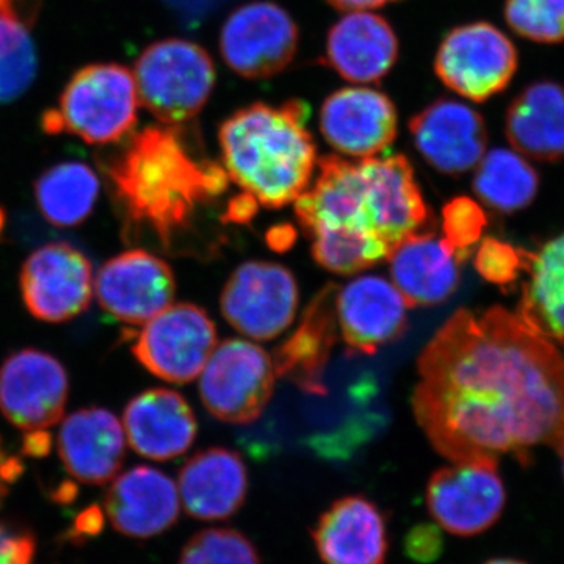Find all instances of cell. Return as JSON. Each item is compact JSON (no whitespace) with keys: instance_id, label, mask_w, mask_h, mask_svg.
<instances>
[{"instance_id":"cell-22","label":"cell","mask_w":564,"mask_h":564,"mask_svg":"<svg viewBox=\"0 0 564 564\" xmlns=\"http://www.w3.org/2000/svg\"><path fill=\"white\" fill-rule=\"evenodd\" d=\"M122 422L133 452L152 462L184 455L198 432L191 404L172 389H150L133 397Z\"/></svg>"},{"instance_id":"cell-25","label":"cell","mask_w":564,"mask_h":564,"mask_svg":"<svg viewBox=\"0 0 564 564\" xmlns=\"http://www.w3.org/2000/svg\"><path fill=\"white\" fill-rule=\"evenodd\" d=\"M397 58L399 40L391 24L366 10L345 14L326 39V65L344 79L358 84L383 79Z\"/></svg>"},{"instance_id":"cell-23","label":"cell","mask_w":564,"mask_h":564,"mask_svg":"<svg viewBox=\"0 0 564 564\" xmlns=\"http://www.w3.org/2000/svg\"><path fill=\"white\" fill-rule=\"evenodd\" d=\"M336 293L337 285H325L304 310L295 333L274 352L276 377L314 395L326 392L323 377L339 337Z\"/></svg>"},{"instance_id":"cell-28","label":"cell","mask_w":564,"mask_h":564,"mask_svg":"<svg viewBox=\"0 0 564 564\" xmlns=\"http://www.w3.org/2000/svg\"><path fill=\"white\" fill-rule=\"evenodd\" d=\"M518 317L533 332L564 347V232L530 252Z\"/></svg>"},{"instance_id":"cell-32","label":"cell","mask_w":564,"mask_h":564,"mask_svg":"<svg viewBox=\"0 0 564 564\" xmlns=\"http://www.w3.org/2000/svg\"><path fill=\"white\" fill-rule=\"evenodd\" d=\"M177 564H262L250 538L234 529H206L182 547Z\"/></svg>"},{"instance_id":"cell-44","label":"cell","mask_w":564,"mask_h":564,"mask_svg":"<svg viewBox=\"0 0 564 564\" xmlns=\"http://www.w3.org/2000/svg\"><path fill=\"white\" fill-rule=\"evenodd\" d=\"M6 210L0 207V236H2L3 228H6Z\"/></svg>"},{"instance_id":"cell-35","label":"cell","mask_w":564,"mask_h":564,"mask_svg":"<svg viewBox=\"0 0 564 564\" xmlns=\"http://www.w3.org/2000/svg\"><path fill=\"white\" fill-rule=\"evenodd\" d=\"M530 252L503 242L496 237H486L475 254V269L484 280L499 288H510L527 273Z\"/></svg>"},{"instance_id":"cell-30","label":"cell","mask_w":564,"mask_h":564,"mask_svg":"<svg viewBox=\"0 0 564 564\" xmlns=\"http://www.w3.org/2000/svg\"><path fill=\"white\" fill-rule=\"evenodd\" d=\"M36 6L39 0H0V104L17 101L35 80Z\"/></svg>"},{"instance_id":"cell-14","label":"cell","mask_w":564,"mask_h":564,"mask_svg":"<svg viewBox=\"0 0 564 564\" xmlns=\"http://www.w3.org/2000/svg\"><path fill=\"white\" fill-rule=\"evenodd\" d=\"M68 397V372L50 352L24 348L0 366V413L24 433L61 422Z\"/></svg>"},{"instance_id":"cell-3","label":"cell","mask_w":564,"mask_h":564,"mask_svg":"<svg viewBox=\"0 0 564 564\" xmlns=\"http://www.w3.org/2000/svg\"><path fill=\"white\" fill-rule=\"evenodd\" d=\"M311 191L295 199L306 236L350 234L393 250L432 220L410 161L402 154L361 162L328 155L318 162Z\"/></svg>"},{"instance_id":"cell-26","label":"cell","mask_w":564,"mask_h":564,"mask_svg":"<svg viewBox=\"0 0 564 564\" xmlns=\"http://www.w3.org/2000/svg\"><path fill=\"white\" fill-rule=\"evenodd\" d=\"M388 261L392 284L408 307L437 306L458 288L462 261L436 234H411L393 248Z\"/></svg>"},{"instance_id":"cell-40","label":"cell","mask_w":564,"mask_h":564,"mask_svg":"<svg viewBox=\"0 0 564 564\" xmlns=\"http://www.w3.org/2000/svg\"><path fill=\"white\" fill-rule=\"evenodd\" d=\"M296 232L291 225H281L267 234V242L276 251H285L295 242Z\"/></svg>"},{"instance_id":"cell-17","label":"cell","mask_w":564,"mask_h":564,"mask_svg":"<svg viewBox=\"0 0 564 564\" xmlns=\"http://www.w3.org/2000/svg\"><path fill=\"white\" fill-rule=\"evenodd\" d=\"M415 148L437 172L459 176L478 165L486 152L484 118L466 104L440 99L410 121Z\"/></svg>"},{"instance_id":"cell-2","label":"cell","mask_w":564,"mask_h":564,"mask_svg":"<svg viewBox=\"0 0 564 564\" xmlns=\"http://www.w3.org/2000/svg\"><path fill=\"white\" fill-rule=\"evenodd\" d=\"M102 170L126 234L150 231L166 248L202 204L228 188L229 180L225 166L193 158L180 129L169 124L132 135Z\"/></svg>"},{"instance_id":"cell-16","label":"cell","mask_w":564,"mask_h":564,"mask_svg":"<svg viewBox=\"0 0 564 564\" xmlns=\"http://www.w3.org/2000/svg\"><path fill=\"white\" fill-rule=\"evenodd\" d=\"M408 304L395 285L381 276H359L337 289L336 315L348 350L373 355L408 329Z\"/></svg>"},{"instance_id":"cell-21","label":"cell","mask_w":564,"mask_h":564,"mask_svg":"<svg viewBox=\"0 0 564 564\" xmlns=\"http://www.w3.org/2000/svg\"><path fill=\"white\" fill-rule=\"evenodd\" d=\"M66 473L84 485H106L120 474L126 434L120 419L104 408H84L63 421L57 440Z\"/></svg>"},{"instance_id":"cell-41","label":"cell","mask_w":564,"mask_h":564,"mask_svg":"<svg viewBox=\"0 0 564 564\" xmlns=\"http://www.w3.org/2000/svg\"><path fill=\"white\" fill-rule=\"evenodd\" d=\"M24 441V454L32 456H43L50 452L51 448V436L46 430L43 432L25 433Z\"/></svg>"},{"instance_id":"cell-45","label":"cell","mask_w":564,"mask_h":564,"mask_svg":"<svg viewBox=\"0 0 564 564\" xmlns=\"http://www.w3.org/2000/svg\"><path fill=\"white\" fill-rule=\"evenodd\" d=\"M560 456H562V463H563V475H564V448L562 452H560L558 454Z\"/></svg>"},{"instance_id":"cell-7","label":"cell","mask_w":564,"mask_h":564,"mask_svg":"<svg viewBox=\"0 0 564 564\" xmlns=\"http://www.w3.org/2000/svg\"><path fill=\"white\" fill-rule=\"evenodd\" d=\"M276 372L259 345L228 339L215 347L199 381L203 404L218 421L254 422L272 399Z\"/></svg>"},{"instance_id":"cell-29","label":"cell","mask_w":564,"mask_h":564,"mask_svg":"<svg viewBox=\"0 0 564 564\" xmlns=\"http://www.w3.org/2000/svg\"><path fill=\"white\" fill-rule=\"evenodd\" d=\"M33 191L47 223L57 228H76L93 214L101 184L87 163L62 162L41 174Z\"/></svg>"},{"instance_id":"cell-20","label":"cell","mask_w":564,"mask_h":564,"mask_svg":"<svg viewBox=\"0 0 564 564\" xmlns=\"http://www.w3.org/2000/svg\"><path fill=\"white\" fill-rule=\"evenodd\" d=\"M311 534L325 564H386L388 558L384 514L364 496L336 500L315 522Z\"/></svg>"},{"instance_id":"cell-6","label":"cell","mask_w":564,"mask_h":564,"mask_svg":"<svg viewBox=\"0 0 564 564\" xmlns=\"http://www.w3.org/2000/svg\"><path fill=\"white\" fill-rule=\"evenodd\" d=\"M139 101L163 124L191 121L209 101L215 85L210 55L192 41L152 43L135 63Z\"/></svg>"},{"instance_id":"cell-43","label":"cell","mask_w":564,"mask_h":564,"mask_svg":"<svg viewBox=\"0 0 564 564\" xmlns=\"http://www.w3.org/2000/svg\"><path fill=\"white\" fill-rule=\"evenodd\" d=\"M484 564H525V563L519 562V560H513V558H494V560H489V562H486Z\"/></svg>"},{"instance_id":"cell-4","label":"cell","mask_w":564,"mask_h":564,"mask_svg":"<svg viewBox=\"0 0 564 564\" xmlns=\"http://www.w3.org/2000/svg\"><path fill=\"white\" fill-rule=\"evenodd\" d=\"M303 101L252 104L223 122V166L229 180L270 209L295 202L313 180L317 148Z\"/></svg>"},{"instance_id":"cell-36","label":"cell","mask_w":564,"mask_h":564,"mask_svg":"<svg viewBox=\"0 0 564 564\" xmlns=\"http://www.w3.org/2000/svg\"><path fill=\"white\" fill-rule=\"evenodd\" d=\"M437 524H419L404 538V554L417 564H433L444 552V538Z\"/></svg>"},{"instance_id":"cell-34","label":"cell","mask_w":564,"mask_h":564,"mask_svg":"<svg viewBox=\"0 0 564 564\" xmlns=\"http://www.w3.org/2000/svg\"><path fill=\"white\" fill-rule=\"evenodd\" d=\"M488 226V217L480 204L467 196H458L445 204L443 210L444 240L459 261L466 262L475 245L480 242Z\"/></svg>"},{"instance_id":"cell-19","label":"cell","mask_w":564,"mask_h":564,"mask_svg":"<svg viewBox=\"0 0 564 564\" xmlns=\"http://www.w3.org/2000/svg\"><path fill=\"white\" fill-rule=\"evenodd\" d=\"M321 129L334 150L351 158H375L395 140V106L383 93L343 88L323 104Z\"/></svg>"},{"instance_id":"cell-9","label":"cell","mask_w":564,"mask_h":564,"mask_svg":"<svg viewBox=\"0 0 564 564\" xmlns=\"http://www.w3.org/2000/svg\"><path fill=\"white\" fill-rule=\"evenodd\" d=\"M217 347V326L203 307L170 304L144 323L132 352L144 369L169 383H191Z\"/></svg>"},{"instance_id":"cell-42","label":"cell","mask_w":564,"mask_h":564,"mask_svg":"<svg viewBox=\"0 0 564 564\" xmlns=\"http://www.w3.org/2000/svg\"><path fill=\"white\" fill-rule=\"evenodd\" d=\"M332 3L334 9L343 11H364L380 9L388 3L397 2V0H326Z\"/></svg>"},{"instance_id":"cell-38","label":"cell","mask_w":564,"mask_h":564,"mask_svg":"<svg viewBox=\"0 0 564 564\" xmlns=\"http://www.w3.org/2000/svg\"><path fill=\"white\" fill-rule=\"evenodd\" d=\"M258 199L248 192L234 196L228 207H226V215L223 217V221L247 225L258 214Z\"/></svg>"},{"instance_id":"cell-27","label":"cell","mask_w":564,"mask_h":564,"mask_svg":"<svg viewBox=\"0 0 564 564\" xmlns=\"http://www.w3.org/2000/svg\"><path fill=\"white\" fill-rule=\"evenodd\" d=\"M505 133L519 154L538 162L564 159V85L530 84L516 96L505 117Z\"/></svg>"},{"instance_id":"cell-5","label":"cell","mask_w":564,"mask_h":564,"mask_svg":"<svg viewBox=\"0 0 564 564\" xmlns=\"http://www.w3.org/2000/svg\"><path fill=\"white\" fill-rule=\"evenodd\" d=\"M139 91L131 69L118 63H96L74 74L57 106L44 111L47 135H70L88 144L120 143L139 118Z\"/></svg>"},{"instance_id":"cell-11","label":"cell","mask_w":564,"mask_h":564,"mask_svg":"<svg viewBox=\"0 0 564 564\" xmlns=\"http://www.w3.org/2000/svg\"><path fill=\"white\" fill-rule=\"evenodd\" d=\"M299 43L291 14L267 0L234 10L220 35L226 65L245 79H269L282 73L295 58Z\"/></svg>"},{"instance_id":"cell-39","label":"cell","mask_w":564,"mask_h":564,"mask_svg":"<svg viewBox=\"0 0 564 564\" xmlns=\"http://www.w3.org/2000/svg\"><path fill=\"white\" fill-rule=\"evenodd\" d=\"M22 474V464L17 456L7 455L0 440V505L10 491V485Z\"/></svg>"},{"instance_id":"cell-8","label":"cell","mask_w":564,"mask_h":564,"mask_svg":"<svg viewBox=\"0 0 564 564\" xmlns=\"http://www.w3.org/2000/svg\"><path fill=\"white\" fill-rule=\"evenodd\" d=\"M434 69L452 91L485 102L513 80L518 51L496 25L473 22L448 32L437 51Z\"/></svg>"},{"instance_id":"cell-12","label":"cell","mask_w":564,"mask_h":564,"mask_svg":"<svg viewBox=\"0 0 564 564\" xmlns=\"http://www.w3.org/2000/svg\"><path fill=\"white\" fill-rule=\"evenodd\" d=\"M299 284L291 270L273 262H245L229 276L220 306L229 325L256 340H272L292 325Z\"/></svg>"},{"instance_id":"cell-13","label":"cell","mask_w":564,"mask_h":564,"mask_svg":"<svg viewBox=\"0 0 564 564\" xmlns=\"http://www.w3.org/2000/svg\"><path fill=\"white\" fill-rule=\"evenodd\" d=\"M22 302L41 322L73 321L95 295L90 259L66 242L43 245L22 263Z\"/></svg>"},{"instance_id":"cell-10","label":"cell","mask_w":564,"mask_h":564,"mask_svg":"<svg viewBox=\"0 0 564 564\" xmlns=\"http://www.w3.org/2000/svg\"><path fill=\"white\" fill-rule=\"evenodd\" d=\"M497 463H452L432 475L426 485V508L441 529L456 536H475L499 521L507 491Z\"/></svg>"},{"instance_id":"cell-15","label":"cell","mask_w":564,"mask_h":564,"mask_svg":"<svg viewBox=\"0 0 564 564\" xmlns=\"http://www.w3.org/2000/svg\"><path fill=\"white\" fill-rule=\"evenodd\" d=\"M176 292L169 263L144 250L109 259L95 278V293L107 314L126 325H144L172 304Z\"/></svg>"},{"instance_id":"cell-18","label":"cell","mask_w":564,"mask_h":564,"mask_svg":"<svg viewBox=\"0 0 564 564\" xmlns=\"http://www.w3.org/2000/svg\"><path fill=\"white\" fill-rule=\"evenodd\" d=\"M104 508L111 527L122 536L151 540L176 524L181 499L169 475L137 466L113 478Z\"/></svg>"},{"instance_id":"cell-33","label":"cell","mask_w":564,"mask_h":564,"mask_svg":"<svg viewBox=\"0 0 564 564\" xmlns=\"http://www.w3.org/2000/svg\"><path fill=\"white\" fill-rule=\"evenodd\" d=\"M505 20L522 39L545 44L564 41V0H507Z\"/></svg>"},{"instance_id":"cell-37","label":"cell","mask_w":564,"mask_h":564,"mask_svg":"<svg viewBox=\"0 0 564 564\" xmlns=\"http://www.w3.org/2000/svg\"><path fill=\"white\" fill-rule=\"evenodd\" d=\"M36 540L32 532L0 522V564H32Z\"/></svg>"},{"instance_id":"cell-1","label":"cell","mask_w":564,"mask_h":564,"mask_svg":"<svg viewBox=\"0 0 564 564\" xmlns=\"http://www.w3.org/2000/svg\"><path fill=\"white\" fill-rule=\"evenodd\" d=\"M415 419L452 463L564 448V358L505 307L456 311L417 361Z\"/></svg>"},{"instance_id":"cell-31","label":"cell","mask_w":564,"mask_h":564,"mask_svg":"<svg viewBox=\"0 0 564 564\" xmlns=\"http://www.w3.org/2000/svg\"><path fill=\"white\" fill-rule=\"evenodd\" d=\"M540 176L519 152L496 148L478 162L474 192L485 206L514 214L536 198Z\"/></svg>"},{"instance_id":"cell-24","label":"cell","mask_w":564,"mask_h":564,"mask_svg":"<svg viewBox=\"0 0 564 564\" xmlns=\"http://www.w3.org/2000/svg\"><path fill=\"white\" fill-rule=\"evenodd\" d=\"M181 505L199 521H223L243 507L248 470L242 456L229 448L212 447L184 464L177 481Z\"/></svg>"}]
</instances>
